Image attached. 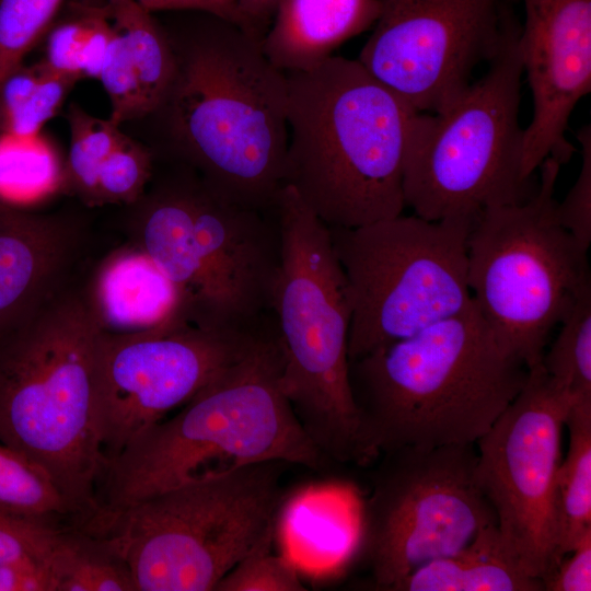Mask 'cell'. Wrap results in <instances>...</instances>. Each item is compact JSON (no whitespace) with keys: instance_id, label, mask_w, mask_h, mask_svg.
I'll return each instance as SVG.
<instances>
[{"instance_id":"1","label":"cell","mask_w":591,"mask_h":591,"mask_svg":"<svg viewBox=\"0 0 591 591\" xmlns=\"http://www.w3.org/2000/svg\"><path fill=\"white\" fill-rule=\"evenodd\" d=\"M165 31L174 76L146 118L157 127L154 158L195 171L216 190L263 211L276 209L288 147L287 76L262 43L232 23Z\"/></svg>"},{"instance_id":"2","label":"cell","mask_w":591,"mask_h":591,"mask_svg":"<svg viewBox=\"0 0 591 591\" xmlns=\"http://www.w3.org/2000/svg\"><path fill=\"white\" fill-rule=\"evenodd\" d=\"M282 356L270 316L253 347L108 460L97 509L115 511L158 493L265 461L321 471L331 462L281 389Z\"/></svg>"},{"instance_id":"3","label":"cell","mask_w":591,"mask_h":591,"mask_svg":"<svg viewBox=\"0 0 591 591\" xmlns=\"http://www.w3.org/2000/svg\"><path fill=\"white\" fill-rule=\"evenodd\" d=\"M529 370L467 310L349 360L367 463L403 447L475 444L523 387Z\"/></svg>"},{"instance_id":"4","label":"cell","mask_w":591,"mask_h":591,"mask_svg":"<svg viewBox=\"0 0 591 591\" xmlns=\"http://www.w3.org/2000/svg\"><path fill=\"white\" fill-rule=\"evenodd\" d=\"M286 76L285 186L328 228L402 215L405 163L420 113L357 59L333 55Z\"/></svg>"},{"instance_id":"5","label":"cell","mask_w":591,"mask_h":591,"mask_svg":"<svg viewBox=\"0 0 591 591\" xmlns=\"http://www.w3.org/2000/svg\"><path fill=\"white\" fill-rule=\"evenodd\" d=\"M102 336L74 283L0 341V442L48 475L78 521L97 509L105 465L95 419Z\"/></svg>"},{"instance_id":"6","label":"cell","mask_w":591,"mask_h":591,"mask_svg":"<svg viewBox=\"0 0 591 591\" xmlns=\"http://www.w3.org/2000/svg\"><path fill=\"white\" fill-rule=\"evenodd\" d=\"M277 217L281 256L268 311L282 392L331 463L367 464L348 379L351 303L329 229L289 186L279 194Z\"/></svg>"},{"instance_id":"7","label":"cell","mask_w":591,"mask_h":591,"mask_svg":"<svg viewBox=\"0 0 591 591\" xmlns=\"http://www.w3.org/2000/svg\"><path fill=\"white\" fill-rule=\"evenodd\" d=\"M282 461L171 488L80 529L127 564L136 591H210L245 556L270 547L282 498Z\"/></svg>"},{"instance_id":"8","label":"cell","mask_w":591,"mask_h":591,"mask_svg":"<svg viewBox=\"0 0 591 591\" xmlns=\"http://www.w3.org/2000/svg\"><path fill=\"white\" fill-rule=\"evenodd\" d=\"M560 166L546 158L534 193L483 211L467 236L473 302L500 346L528 369L541 363L552 331L591 288L589 250L556 217Z\"/></svg>"},{"instance_id":"9","label":"cell","mask_w":591,"mask_h":591,"mask_svg":"<svg viewBox=\"0 0 591 591\" xmlns=\"http://www.w3.org/2000/svg\"><path fill=\"white\" fill-rule=\"evenodd\" d=\"M521 25L508 32L478 81L436 113H420L404 170V200L420 218L474 220L528 199L522 173Z\"/></svg>"},{"instance_id":"10","label":"cell","mask_w":591,"mask_h":591,"mask_svg":"<svg viewBox=\"0 0 591 591\" xmlns=\"http://www.w3.org/2000/svg\"><path fill=\"white\" fill-rule=\"evenodd\" d=\"M472 222L398 215L357 228H328L351 303L349 360L472 306Z\"/></svg>"},{"instance_id":"11","label":"cell","mask_w":591,"mask_h":591,"mask_svg":"<svg viewBox=\"0 0 591 591\" xmlns=\"http://www.w3.org/2000/svg\"><path fill=\"white\" fill-rule=\"evenodd\" d=\"M361 508V557L373 586L392 587L417 567L497 525L482 490L474 444L383 452Z\"/></svg>"},{"instance_id":"12","label":"cell","mask_w":591,"mask_h":591,"mask_svg":"<svg viewBox=\"0 0 591 591\" xmlns=\"http://www.w3.org/2000/svg\"><path fill=\"white\" fill-rule=\"evenodd\" d=\"M528 370L521 391L476 441V476L506 551L543 582L561 560L556 478L563 428L575 399L541 363Z\"/></svg>"},{"instance_id":"13","label":"cell","mask_w":591,"mask_h":591,"mask_svg":"<svg viewBox=\"0 0 591 591\" xmlns=\"http://www.w3.org/2000/svg\"><path fill=\"white\" fill-rule=\"evenodd\" d=\"M268 320L244 327L181 322L137 334L103 333L95 419L105 463L242 358Z\"/></svg>"},{"instance_id":"14","label":"cell","mask_w":591,"mask_h":591,"mask_svg":"<svg viewBox=\"0 0 591 591\" xmlns=\"http://www.w3.org/2000/svg\"><path fill=\"white\" fill-rule=\"evenodd\" d=\"M358 61L419 113H436L472 83L518 22L511 0H380Z\"/></svg>"},{"instance_id":"15","label":"cell","mask_w":591,"mask_h":591,"mask_svg":"<svg viewBox=\"0 0 591 591\" xmlns=\"http://www.w3.org/2000/svg\"><path fill=\"white\" fill-rule=\"evenodd\" d=\"M519 1L525 11L521 60L533 99L522 173L532 179L546 158L564 164L576 151L566 130L577 103L591 90V0Z\"/></svg>"},{"instance_id":"16","label":"cell","mask_w":591,"mask_h":591,"mask_svg":"<svg viewBox=\"0 0 591 591\" xmlns=\"http://www.w3.org/2000/svg\"><path fill=\"white\" fill-rule=\"evenodd\" d=\"M193 225L204 262L233 314L256 323L269 311L280 264L277 206L263 211L225 197L196 172Z\"/></svg>"},{"instance_id":"17","label":"cell","mask_w":591,"mask_h":591,"mask_svg":"<svg viewBox=\"0 0 591 591\" xmlns=\"http://www.w3.org/2000/svg\"><path fill=\"white\" fill-rule=\"evenodd\" d=\"M130 208L129 241L146 252L182 293L190 321L211 327H243L231 311L201 256L193 225L195 171L166 163Z\"/></svg>"},{"instance_id":"18","label":"cell","mask_w":591,"mask_h":591,"mask_svg":"<svg viewBox=\"0 0 591 591\" xmlns=\"http://www.w3.org/2000/svg\"><path fill=\"white\" fill-rule=\"evenodd\" d=\"M85 236L74 215L0 202V341L76 283Z\"/></svg>"},{"instance_id":"19","label":"cell","mask_w":591,"mask_h":591,"mask_svg":"<svg viewBox=\"0 0 591 591\" xmlns=\"http://www.w3.org/2000/svg\"><path fill=\"white\" fill-rule=\"evenodd\" d=\"M83 292L104 334L128 335L193 323L177 287L130 241L102 258Z\"/></svg>"},{"instance_id":"20","label":"cell","mask_w":591,"mask_h":591,"mask_svg":"<svg viewBox=\"0 0 591 591\" xmlns=\"http://www.w3.org/2000/svg\"><path fill=\"white\" fill-rule=\"evenodd\" d=\"M380 0H279L262 47L285 73L306 71L376 22Z\"/></svg>"},{"instance_id":"21","label":"cell","mask_w":591,"mask_h":591,"mask_svg":"<svg viewBox=\"0 0 591 591\" xmlns=\"http://www.w3.org/2000/svg\"><path fill=\"white\" fill-rule=\"evenodd\" d=\"M506 551L497 525L480 531L465 547L430 560L397 581L391 591H541Z\"/></svg>"},{"instance_id":"22","label":"cell","mask_w":591,"mask_h":591,"mask_svg":"<svg viewBox=\"0 0 591 591\" xmlns=\"http://www.w3.org/2000/svg\"><path fill=\"white\" fill-rule=\"evenodd\" d=\"M69 194L66 157L42 131L31 136L0 132V202L14 208Z\"/></svg>"},{"instance_id":"23","label":"cell","mask_w":591,"mask_h":591,"mask_svg":"<svg viewBox=\"0 0 591 591\" xmlns=\"http://www.w3.org/2000/svg\"><path fill=\"white\" fill-rule=\"evenodd\" d=\"M105 2L132 65L146 118L159 106L174 76L175 60L167 34L138 0Z\"/></svg>"},{"instance_id":"24","label":"cell","mask_w":591,"mask_h":591,"mask_svg":"<svg viewBox=\"0 0 591 591\" xmlns=\"http://www.w3.org/2000/svg\"><path fill=\"white\" fill-rule=\"evenodd\" d=\"M565 426L569 429V449L556 478L561 558L591 530V401L573 402Z\"/></svg>"},{"instance_id":"25","label":"cell","mask_w":591,"mask_h":591,"mask_svg":"<svg viewBox=\"0 0 591 591\" xmlns=\"http://www.w3.org/2000/svg\"><path fill=\"white\" fill-rule=\"evenodd\" d=\"M0 509L59 524H78L76 513L48 475L1 442Z\"/></svg>"},{"instance_id":"26","label":"cell","mask_w":591,"mask_h":591,"mask_svg":"<svg viewBox=\"0 0 591 591\" xmlns=\"http://www.w3.org/2000/svg\"><path fill=\"white\" fill-rule=\"evenodd\" d=\"M77 526L25 517L0 509V567L32 564L59 580L68 564Z\"/></svg>"},{"instance_id":"27","label":"cell","mask_w":591,"mask_h":591,"mask_svg":"<svg viewBox=\"0 0 591 591\" xmlns=\"http://www.w3.org/2000/svg\"><path fill=\"white\" fill-rule=\"evenodd\" d=\"M541 364L575 402L591 401V288L561 321Z\"/></svg>"},{"instance_id":"28","label":"cell","mask_w":591,"mask_h":591,"mask_svg":"<svg viewBox=\"0 0 591 591\" xmlns=\"http://www.w3.org/2000/svg\"><path fill=\"white\" fill-rule=\"evenodd\" d=\"M66 120L70 135L66 155L69 194L93 207L100 169L124 131L109 118H99L77 103L68 105Z\"/></svg>"},{"instance_id":"29","label":"cell","mask_w":591,"mask_h":591,"mask_svg":"<svg viewBox=\"0 0 591 591\" xmlns=\"http://www.w3.org/2000/svg\"><path fill=\"white\" fill-rule=\"evenodd\" d=\"M154 163L151 148L124 132L100 169L93 207L136 202L151 182Z\"/></svg>"},{"instance_id":"30","label":"cell","mask_w":591,"mask_h":591,"mask_svg":"<svg viewBox=\"0 0 591 591\" xmlns=\"http://www.w3.org/2000/svg\"><path fill=\"white\" fill-rule=\"evenodd\" d=\"M58 591H136V586L125 560L101 537L79 528Z\"/></svg>"},{"instance_id":"31","label":"cell","mask_w":591,"mask_h":591,"mask_svg":"<svg viewBox=\"0 0 591 591\" xmlns=\"http://www.w3.org/2000/svg\"><path fill=\"white\" fill-rule=\"evenodd\" d=\"M63 0H0V85L24 63Z\"/></svg>"},{"instance_id":"32","label":"cell","mask_w":591,"mask_h":591,"mask_svg":"<svg viewBox=\"0 0 591 591\" xmlns=\"http://www.w3.org/2000/svg\"><path fill=\"white\" fill-rule=\"evenodd\" d=\"M106 14L105 0L73 2L69 16L49 27L45 35L44 65L55 72L82 80L79 73L82 51Z\"/></svg>"},{"instance_id":"33","label":"cell","mask_w":591,"mask_h":591,"mask_svg":"<svg viewBox=\"0 0 591 591\" xmlns=\"http://www.w3.org/2000/svg\"><path fill=\"white\" fill-rule=\"evenodd\" d=\"M216 591H303L294 566L259 548L240 560L216 586Z\"/></svg>"},{"instance_id":"34","label":"cell","mask_w":591,"mask_h":591,"mask_svg":"<svg viewBox=\"0 0 591 591\" xmlns=\"http://www.w3.org/2000/svg\"><path fill=\"white\" fill-rule=\"evenodd\" d=\"M78 82L77 78L55 72L44 65L36 88L8 120L1 132L16 136L40 132L46 123L60 112L67 96Z\"/></svg>"},{"instance_id":"35","label":"cell","mask_w":591,"mask_h":591,"mask_svg":"<svg viewBox=\"0 0 591 591\" xmlns=\"http://www.w3.org/2000/svg\"><path fill=\"white\" fill-rule=\"evenodd\" d=\"M582 163L579 175L561 202L556 204V217L580 244H591V128L584 126L577 135Z\"/></svg>"},{"instance_id":"36","label":"cell","mask_w":591,"mask_h":591,"mask_svg":"<svg viewBox=\"0 0 591 591\" xmlns=\"http://www.w3.org/2000/svg\"><path fill=\"white\" fill-rule=\"evenodd\" d=\"M561 558L555 570L542 584L545 591L591 590V530Z\"/></svg>"},{"instance_id":"37","label":"cell","mask_w":591,"mask_h":591,"mask_svg":"<svg viewBox=\"0 0 591 591\" xmlns=\"http://www.w3.org/2000/svg\"><path fill=\"white\" fill-rule=\"evenodd\" d=\"M279 0H233V25L262 43L273 22Z\"/></svg>"},{"instance_id":"38","label":"cell","mask_w":591,"mask_h":591,"mask_svg":"<svg viewBox=\"0 0 591 591\" xmlns=\"http://www.w3.org/2000/svg\"><path fill=\"white\" fill-rule=\"evenodd\" d=\"M0 591H56V580L44 567L13 564L0 567Z\"/></svg>"},{"instance_id":"39","label":"cell","mask_w":591,"mask_h":591,"mask_svg":"<svg viewBox=\"0 0 591 591\" xmlns=\"http://www.w3.org/2000/svg\"><path fill=\"white\" fill-rule=\"evenodd\" d=\"M197 11L233 23V0H163L162 11Z\"/></svg>"},{"instance_id":"40","label":"cell","mask_w":591,"mask_h":591,"mask_svg":"<svg viewBox=\"0 0 591 591\" xmlns=\"http://www.w3.org/2000/svg\"><path fill=\"white\" fill-rule=\"evenodd\" d=\"M147 10L151 12L162 11L163 0H138Z\"/></svg>"}]
</instances>
